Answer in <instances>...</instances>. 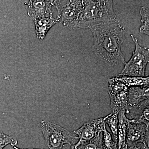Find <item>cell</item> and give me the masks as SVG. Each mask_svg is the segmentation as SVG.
<instances>
[{"mask_svg":"<svg viewBox=\"0 0 149 149\" xmlns=\"http://www.w3.org/2000/svg\"><path fill=\"white\" fill-rule=\"evenodd\" d=\"M93 33V51L109 66L126 63L121 51L125 28L120 22L95 25L89 28Z\"/></svg>","mask_w":149,"mask_h":149,"instance_id":"cell-1","label":"cell"},{"mask_svg":"<svg viewBox=\"0 0 149 149\" xmlns=\"http://www.w3.org/2000/svg\"><path fill=\"white\" fill-rule=\"evenodd\" d=\"M84 8L76 29L90 28L99 24L120 22L115 13L113 1H83Z\"/></svg>","mask_w":149,"mask_h":149,"instance_id":"cell-2","label":"cell"},{"mask_svg":"<svg viewBox=\"0 0 149 149\" xmlns=\"http://www.w3.org/2000/svg\"><path fill=\"white\" fill-rule=\"evenodd\" d=\"M41 128L49 149H62L65 145L70 147L78 141L77 136L63 127L47 120H42Z\"/></svg>","mask_w":149,"mask_h":149,"instance_id":"cell-3","label":"cell"},{"mask_svg":"<svg viewBox=\"0 0 149 149\" xmlns=\"http://www.w3.org/2000/svg\"><path fill=\"white\" fill-rule=\"evenodd\" d=\"M130 37L135 43V50L119 76L145 77L146 68L149 61V49L140 45L138 39L132 34Z\"/></svg>","mask_w":149,"mask_h":149,"instance_id":"cell-4","label":"cell"},{"mask_svg":"<svg viewBox=\"0 0 149 149\" xmlns=\"http://www.w3.org/2000/svg\"><path fill=\"white\" fill-rule=\"evenodd\" d=\"M57 19L65 27L76 29L78 19L84 8L83 1H55Z\"/></svg>","mask_w":149,"mask_h":149,"instance_id":"cell-5","label":"cell"},{"mask_svg":"<svg viewBox=\"0 0 149 149\" xmlns=\"http://www.w3.org/2000/svg\"><path fill=\"white\" fill-rule=\"evenodd\" d=\"M105 116L98 118H93L85 123L79 129L74 130V133L78 138L76 143L71 146L70 149H78L85 143L93 141L102 133L105 127Z\"/></svg>","mask_w":149,"mask_h":149,"instance_id":"cell-6","label":"cell"},{"mask_svg":"<svg viewBox=\"0 0 149 149\" xmlns=\"http://www.w3.org/2000/svg\"><path fill=\"white\" fill-rule=\"evenodd\" d=\"M130 120L126 138L128 148L135 146L139 143L148 145L149 128L144 123L136 122L133 119Z\"/></svg>","mask_w":149,"mask_h":149,"instance_id":"cell-7","label":"cell"},{"mask_svg":"<svg viewBox=\"0 0 149 149\" xmlns=\"http://www.w3.org/2000/svg\"><path fill=\"white\" fill-rule=\"evenodd\" d=\"M55 1H31L28 4V14L32 20L35 19L53 17L52 8Z\"/></svg>","mask_w":149,"mask_h":149,"instance_id":"cell-8","label":"cell"},{"mask_svg":"<svg viewBox=\"0 0 149 149\" xmlns=\"http://www.w3.org/2000/svg\"><path fill=\"white\" fill-rule=\"evenodd\" d=\"M149 86H135L128 88V107L134 108L149 100Z\"/></svg>","mask_w":149,"mask_h":149,"instance_id":"cell-9","label":"cell"},{"mask_svg":"<svg viewBox=\"0 0 149 149\" xmlns=\"http://www.w3.org/2000/svg\"><path fill=\"white\" fill-rule=\"evenodd\" d=\"M128 90V89L120 91L108 90L112 113H118L123 109L126 110L127 111Z\"/></svg>","mask_w":149,"mask_h":149,"instance_id":"cell-10","label":"cell"},{"mask_svg":"<svg viewBox=\"0 0 149 149\" xmlns=\"http://www.w3.org/2000/svg\"><path fill=\"white\" fill-rule=\"evenodd\" d=\"M127 113L125 109L122 110L118 113L117 149L128 148L126 144V138L130 120L126 116Z\"/></svg>","mask_w":149,"mask_h":149,"instance_id":"cell-11","label":"cell"},{"mask_svg":"<svg viewBox=\"0 0 149 149\" xmlns=\"http://www.w3.org/2000/svg\"><path fill=\"white\" fill-rule=\"evenodd\" d=\"M33 20L37 37L40 40L44 39L49 29L58 22V20L53 17L35 19Z\"/></svg>","mask_w":149,"mask_h":149,"instance_id":"cell-12","label":"cell"},{"mask_svg":"<svg viewBox=\"0 0 149 149\" xmlns=\"http://www.w3.org/2000/svg\"><path fill=\"white\" fill-rule=\"evenodd\" d=\"M119 79L128 88L135 86H149V77L119 76Z\"/></svg>","mask_w":149,"mask_h":149,"instance_id":"cell-13","label":"cell"},{"mask_svg":"<svg viewBox=\"0 0 149 149\" xmlns=\"http://www.w3.org/2000/svg\"><path fill=\"white\" fill-rule=\"evenodd\" d=\"M118 113H111L105 116V123L109 126L111 131L112 136L115 142H118Z\"/></svg>","mask_w":149,"mask_h":149,"instance_id":"cell-14","label":"cell"},{"mask_svg":"<svg viewBox=\"0 0 149 149\" xmlns=\"http://www.w3.org/2000/svg\"><path fill=\"white\" fill-rule=\"evenodd\" d=\"M140 13L141 17V26L140 31L141 33L149 35V9L146 6L140 8Z\"/></svg>","mask_w":149,"mask_h":149,"instance_id":"cell-15","label":"cell"},{"mask_svg":"<svg viewBox=\"0 0 149 149\" xmlns=\"http://www.w3.org/2000/svg\"><path fill=\"white\" fill-rule=\"evenodd\" d=\"M102 146L103 149H117V143L113 141L112 135L107 130L106 126L102 132Z\"/></svg>","mask_w":149,"mask_h":149,"instance_id":"cell-16","label":"cell"},{"mask_svg":"<svg viewBox=\"0 0 149 149\" xmlns=\"http://www.w3.org/2000/svg\"><path fill=\"white\" fill-rule=\"evenodd\" d=\"M78 149H103L102 146V133L93 141L83 144Z\"/></svg>","mask_w":149,"mask_h":149,"instance_id":"cell-17","label":"cell"},{"mask_svg":"<svg viewBox=\"0 0 149 149\" xmlns=\"http://www.w3.org/2000/svg\"><path fill=\"white\" fill-rule=\"evenodd\" d=\"M17 143V140L13 136H8L2 132H0V149H3L9 144H10L12 146H16Z\"/></svg>","mask_w":149,"mask_h":149,"instance_id":"cell-18","label":"cell"},{"mask_svg":"<svg viewBox=\"0 0 149 149\" xmlns=\"http://www.w3.org/2000/svg\"><path fill=\"white\" fill-rule=\"evenodd\" d=\"M127 149H139V148L136 146H134L131 147V148H128Z\"/></svg>","mask_w":149,"mask_h":149,"instance_id":"cell-19","label":"cell"},{"mask_svg":"<svg viewBox=\"0 0 149 149\" xmlns=\"http://www.w3.org/2000/svg\"><path fill=\"white\" fill-rule=\"evenodd\" d=\"M13 147L14 149H20L19 148H17V147L16 146H13Z\"/></svg>","mask_w":149,"mask_h":149,"instance_id":"cell-20","label":"cell"},{"mask_svg":"<svg viewBox=\"0 0 149 149\" xmlns=\"http://www.w3.org/2000/svg\"><path fill=\"white\" fill-rule=\"evenodd\" d=\"M25 149H46L44 148H27Z\"/></svg>","mask_w":149,"mask_h":149,"instance_id":"cell-21","label":"cell"},{"mask_svg":"<svg viewBox=\"0 0 149 149\" xmlns=\"http://www.w3.org/2000/svg\"><path fill=\"white\" fill-rule=\"evenodd\" d=\"M62 149H67L66 148H65V146L63 147V148Z\"/></svg>","mask_w":149,"mask_h":149,"instance_id":"cell-22","label":"cell"}]
</instances>
